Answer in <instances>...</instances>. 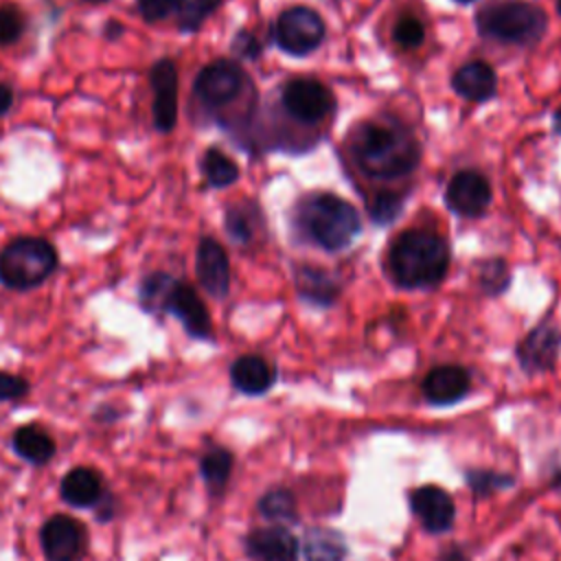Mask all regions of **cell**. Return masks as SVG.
I'll use <instances>...</instances> for the list:
<instances>
[{"mask_svg":"<svg viewBox=\"0 0 561 561\" xmlns=\"http://www.w3.org/2000/svg\"><path fill=\"white\" fill-rule=\"evenodd\" d=\"M234 50L241 53L243 57H256V55H259V42H256L250 33L241 31V33L234 37Z\"/></svg>","mask_w":561,"mask_h":561,"instance_id":"37","label":"cell"},{"mask_svg":"<svg viewBox=\"0 0 561 561\" xmlns=\"http://www.w3.org/2000/svg\"><path fill=\"white\" fill-rule=\"evenodd\" d=\"M221 0H182L178 11L180 31H197L204 20L219 7Z\"/></svg>","mask_w":561,"mask_h":561,"instance_id":"29","label":"cell"},{"mask_svg":"<svg viewBox=\"0 0 561 561\" xmlns=\"http://www.w3.org/2000/svg\"><path fill=\"white\" fill-rule=\"evenodd\" d=\"M11 449L24 462L33 467H46L57 454V443L42 423L33 421L11 432Z\"/></svg>","mask_w":561,"mask_h":561,"instance_id":"20","label":"cell"},{"mask_svg":"<svg viewBox=\"0 0 561 561\" xmlns=\"http://www.w3.org/2000/svg\"><path fill=\"white\" fill-rule=\"evenodd\" d=\"M31 392V381L22 375L0 370V403L20 401Z\"/></svg>","mask_w":561,"mask_h":561,"instance_id":"34","label":"cell"},{"mask_svg":"<svg viewBox=\"0 0 561 561\" xmlns=\"http://www.w3.org/2000/svg\"><path fill=\"white\" fill-rule=\"evenodd\" d=\"M465 480L476 497H486L491 493H497L502 489H508L515 484V478L508 473H497L489 469H467Z\"/></svg>","mask_w":561,"mask_h":561,"instance_id":"28","label":"cell"},{"mask_svg":"<svg viewBox=\"0 0 561 561\" xmlns=\"http://www.w3.org/2000/svg\"><path fill=\"white\" fill-rule=\"evenodd\" d=\"M202 173L213 188H226L239 178V167L219 149H208L202 158Z\"/></svg>","mask_w":561,"mask_h":561,"instance_id":"27","label":"cell"},{"mask_svg":"<svg viewBox=\"0 0 561 561\" xmlns=\"http://www.w3.org/2000/svg\"><path fill=\"white\" fill-rule=\"evenodd\" d=\"M88 2H105V0H88Z\"/></svg>","mask_w":561,"mask_h":561,"instance_id":"46","label":"cell"},{"mask_svg":"<svg viewBox=\"0 0 561 561\" xmlns=\"http://www.w3.org/2000/svg\"><path fill=\"white\" fill-rule=\"evenodd\" d=\"M274 42L280 50L302 57L313 53L327 33L324 20L309 7H294L278 15L274 22Z\"/></svg>","mask_w":561,"mask_h":561,"instance_id":"8","label":"cell"},{"mask_svg":"<svg viewBox=\"0 0 561 561\" xmlns=\"http://www.w3.org/2000/svg\"><path fill=\"white\" fill-rule=\"evenodd\" d=\"M296 224L311 243L329 252L344 250L362 230L355 206L333 193H318L302 199L296 208Z\"/></svg>","mask_w":561,"mask_h":561,"instance_id":"4","label":"cell"},{"mask_svg":"<svg viewBox=\"0 0 561 561\" xmlns=\"http://www.w3.org/2000/svg\"><path fill=\"white\" fill-rule=\"evenodd\" d=\"M401 206H403V202H401L399 195H394V193H379V195L370 202L368 213H370V219H373L375 224L386 226V224H390V221L401 213Z\"/></svg>","mask_w":561,"mask_h":561,"instance_id":"32","label":"cell"},{"mask_svg":"<svg viewBox=\"0 0 561 561\" xmlns=\"http://www.w3.org/2000/svg\"><path fill=\"white\" fill-rule=\"evenodd\" d=\"M138 300L147 313L175 316L191 337L213 340L210 313L188 283L178 280L164 272H153L140 283Z\"/></svg>","mask_w":561,"mask_h":561,"instance_id":"3","label":"cell"},{"mask_svg":"<svg viewBox=\"0 0 561 561\" xmlns=\"http://www.w3.org/2000/svg\"><path fill=\"white\" fill-rule=\"evenodd\" d=\"M259 226H261V213L252 202H241L226 210V232L237 243L254 241Z\"/></svg>","mask_w":561,"mask_h":561,"instance_id":"26","label":"cell"},{"mask_svg":"<svg viewBox=\"0 0 561 561\" xmlns=\"http://www.w3.org/2000/svg\"><path fill=\"white\" fill-rule=\"evenodd\" d=\"M449 267V248L430 230H405L390 248L392 278L403 289H423L440 283Z\"/></svg>","mask_w":561,"mask_h":561,"instance_id":"2","label":"cell"},{"mask_svg":"<svg viewBox=\"0 0 561 561\" xmlns=\"http://www.w3.org/2000/svg\"><path fill=\"white\" fill-rule=\"evenodd\" d=\"M107 491L110 489L103 473L90 465H77L68 469L59 482V497L70 508L94 511Z\"/></svg>","mask_w":561,"mask_h":561,"instance_id":"17","label":"cell"},{"mask_svg":"<svg viewBox=\"0 0 561 561\" xmlns=\"http://www.w3.org/2000/svg\"><path fill=\"white\" fill-rule=\"evenodd\" d=\"M557 7H559V13H561V0H557Z\"/></svg>","mask_w":561,"mask_h":561,"instance_id":"44","label":"cell"},{"mask_svg":"<svg viewBox=\"0 0 561 561\" xmlns=\"http://www.w3.org/2000/svg\"><path fill=\"white\" fill-rule=\"evenodd\" d=\"M454 90L469 101H489L497 90L495 72L484 61H471L456 70L451 79Z\"/></svg>","mask_w":561,"mask_h":561,"instance_id":"23","label":"cell"},{"mask_svg":"<svg viewBox=\"0 0 561 561\" xmlns=\"http://www.w3.org/2000/svg\"><path fill=\"white\" fill-rule=\"evenodd\" d=\"M180 2L182 0H136V11L145 22L153 24L171 15H178Z\"/></svg>","mask_w":561,"mask_h":561,"instance_id":"31","label":"cell"},{"mask_svg":"<svg viewBox=\"0 0 561 561\" xmlns=\"http://www.w3.org/2000/svg\"><path fill=\"white\" fill-rule=\"evenodd\" d=\"M57 270V250L42 237H18L0 250V283L9 289H33Z\"/></svg>","mask_w":561,"mask_h":561,"instance_id":"6","label":"cell"},{"mask_svg":"<svg viewBox=\"0 0 561 561\" xmlns=\"http://www.w3.org/2000/svg\"><path fill=\"white\" fill-rule=\"evenodd\" d=\"M546 13L539 7L524 0L489 2L476 15V26L480 35L519 46L539 42V37L546 31Z\"/></svg>","mask_w":561,"mask_h":561,"instance_id":"5","label":"cell"},{"mask_svg":"<svg viewBox=\"0 0 561 561\" xmlns=\"http://www.w3.org/2000/svg\"><path fill=\"white\" fill-rule=\"evenodd\" d=\"M39 548L46 561H83L90 546L85 524L72 515L55 513L39 526Z\"/></svg>","mask_w":561,"mask_h":561,"instance_id":"7","label":"cell"},{"mask_svg":"<svg viewBox=\"0 0 561 561\" xmlns=\"http://www.w3.org/2000/svg\"><path fill=\"white\" fill-rule=\"evenodd\" d=\"M149 83L153 90V127L162 134H169L178 121V68L173 59H158L149 70Z\"/></svg>","mask_w":561,"mask_h":561,"instance_id":"12","label":"cell"},{"mask_svg":"<svg viewBox=\"0 0 561 561\" xmlns=\"http://www.w3.org/2000/svg\"><path fill=\"white\" fill-rule=\"evenodd\" d=\"M550 486L554 489V491H559L561 493V469H557L554 473H552V480H550Z\"/></svg>","mask_w":561,"mask_h":561,"instance_id":"42","label":"cell"},{"mask_svg":"<svg viewBox=\"0 0 561 561\" xmlns=\"http://www.w3.org/2000/svg\"><path fill=\"white\" fill-rule=\"evenodd\" d=\"M559 351H561V331L552 324H539L519 342L515 355L524 373L537 375L554 368Z\"/></svg>","mask_w":561,"mask_h":561,"instance_id":"14","label":"cell"},{"mask_svg":"<svg viewBox=\"0 0 561 561\" xmlns=\"http://www.w3.org/2000/svg\"><path fill=\"white\" fill-rule=\"evenodd\" d=\"M26 20L18 4L4 2L0 4V46L15 44L24 33Z\"/></svg>","mask_w":561,"mask_h":561,"instance_id":"30","label":"cell"},{"mask_svg":"<svg viewBox=\"0 0 561 561\" xmlns=\"http://www.w3.org/2000/svg\"><path fill=\"white\" fill-rule=\"evenodd\" d=\"M491 186L478 171L456 173L445 191V204L462 217H478L489 208Z\"/></svg>","mask_w":561,"mask_h":561,"instance_id":"15","label":"cell"},{"mask_svg":"<svg viewBox=\"0 0 561 561\" xmlns=\"http://www.w3.org/2000/svg\"><path fill=\"white\" fill-rule=\"evenodd\" d=\"M256 508L261 513L263 519H267L270 524H276V526H294L298 524L300 515H298V506H296V497L289 489L285 486H274V489H267L259 502H256Z\"/></svg>","mask_w":561,"mask_h":561,"instance_id":"24","label":"cell"},{"mask_svg":"<svg viewBox=\"0 0 561 561\" xmlns=\"http://www.w3.org/2000/svg\"><path fill=\"white\" fill-rule=\"evenodd\" d=\"M438 561H469V559H467V554H465L458 546H451V548H447V550L440 552Z\"/></svg>","mask_w":561,"mask_h":561,"instance_id":"40","label":"cell"},{"mask_svg":"<svg viewBox=\"0 0 561 561\" xmlns=\"http://www.w3.org/2000/svg\"><path fill=\"white\" fill-rule=\"evenodd\" d=\"M92 416H94V421H96V423H114V421H118V416H121V410H116L114 405L105 403V405L96 408Z\"/></svg>","mask_w":561,"mask_h":561,"instance_id":"38","label":"cell"},{"mask_svg":"<svg viewBox=\"0 0 561 561\" xmlns=\"http://www.w3.org/2000/svg\"><path fill=\"white\" fill-rule=\"evenodd\" d=\"M121 31H123V26H121L118 22H107V26H105V33H107V37H116Z\"/></svg>","mask_w":561,"mask_h":561,"instance_id":"41","label":"cell"},{"mask_svg":"<svg viewBox=\"0 0 561 561\" xmlns=\"http://www.w3.org/2000/svg\"><path fill=\"white\" fill-rule=\"evenodd\" d=\"M351 156L366 175L392 180L412 173L421 151L403 125L368 121L353 131Z\"/></svg>","mask_w":561,"mask_h":561,"instance_id":"1","label":"cell"},{"mask_svg":"<svg viewBox=\"0 0 561 561\" xmlns=\"http://www.w3.org/2000/svg\"><path fill=\"white\" fill-rule=\"evenodd\" d=\"M469 386H471V375L467 368L458 364H443V366H434L423 377L421 392L430 405L445 408L465 399L469 392Z\"/></svg>","mask_w":561,"mask_h":561,"instance_id":"16","label":"cell"},{"mask_svg":"<svg viewBox=\"0 0 561 561\" xmlns=\"http://www.w3.org/2000/svg\"><path fill=\"white\" fill-rule=\"evenodd\" d=\"M392 35H394V39H397L399 46H403V48H414V46H419V44L423 42L425 28H423L421 20H416L414 15H403V18L397 20Z\"/></svg>","mask_w":561,"mask_h":561,"instance_id":"33","label":"cell"},{"mask_svg":"<svg viewBox=\"0 0 561 561\" xmlns=\"http://www.w3.org/2000/svg\"><path fill=\"white\" fill-rule=\"evenodd\" d=\"M408 504L419 524L432 533L440 535L454 526L456 504L454 497L438 484H421L408 495Z\"/></svg>","mask_w":561,"mask_h":561,"instance_id":"11","label":"cell"},{"mask_svg":"<svg viewBox=\"0 0 561 561\" xmlns=\"http://www.w3.org/2000/svg\"><path fill=\"white\" fill-rule=\"evenodd\" d=\"M243 550L250 561H296L300 541L287 526L252 528L243 539Z\"/></svg>","mask_w":561,"mask_h":561,"instance_id":"13","label":"cell"},{"mask_svg":"<svg viewBox=\"0 0 561 561\" xmlns=\"http://www.w3.org/2000/svg\"><path fill=\"white\" fill-rule=\"evenodd\" d=\"M13 105V90L7 83H0V116L7 114Z\"/></svg>","mask_w":561,"mask_h":561,"instance_id":"39","label":"cell"},{"mask_svg":"<svg viewBox=\"0 0 561 561\" xmlns=\"http://www.w3.org/2000/svg\"><path fill=\"white\" fill-rule=\"evenodd\" d=\"M245 79L248 77L237 61L217 59L199 70L193 83V94L206 107L217 110L232 103L241 94Z\"/></svg>","mask_w":561,"mask_h":561,"instance_id":"9","label":"cell"},{"mask_svg":"<svg viewBox=\"0 0 561 561\" xmlns=\"http://www.w3.org/2000/svg\"><path fill=\"white\" fill-rule=\"evenodd\" d=\"M116 515H118V500H116V495H114L112 491H107V493L103 495V500L96 504L94 517H96L99 522L107 524V522H112Z\"/></svg>","mask_w":561,"mask_h":561,"instance_id":"36","label":"cell"},{"mask_svg":"<svg viewBox=\"0 0 561 561\" xmlns=\"http://www.w3.org/2000/svg\"><path fill=\"white\" fill-rule=\"evenodd\" d=\"M230 383L237 392L261 397L276 383V368L261 355H241L230 364Z\"/></svg>","mask_w":561,"mask_h":561,"instance_id":"19","label":"cell"},{"mask_svg":"<svg viewBox=\"0 0 561 561\" xmlns=\"http://www.w3.org/2000/svg\"><path fill=\"white\" fill-rule=\"evenodd\" d=\"M508 283V272H506V265L497 259L493 261H486L482 265V274H480V285L484 287V291L489 294H497L506 287Z\"/></svg>","mask_w":561,"mask_h":561,"instance_id":"35","label":"cell"},{"mask_svg":"<svg viewBox=\"0 0 561 561\" xmlns=\"http://www.w3.org/2000/svg\"><path fill=\"white\" fill-rule=\"evenodd\" d=\"M298 541L305 561H344L348 554L346 537L329 526H309Z\"/></svg>","mask_w":561,"mask_h":561,"instance_id":"21","label":"cell"},{"mask_svg":"<svg viewBox=\"0 0 561 561\" xmlns=\"http://www.w3.org/2000/svg\"><path fill=\"white\" fill-rule=\"evenodd\" d=\"M195 272L199 285L213 296L224 298L230 289V263L226 250L210 237H204L195 254Z\"/></svg>","mask_w":561,"mask_h":561,"instance_id":"18","label":"cell"},{"mask_svg":"<svg viewBox=\"0 0 561 561\" xmlns=\"http://www.w3.org/2000/svg\"><path fill=\"white\" fill-rule=\"evenodd\" d=\"M456 2H465L467 4V2H473V0H456Z\"/></svg>","mask_w":561,"mask_h":561,"instance_id":"45","label":"cell"},{"mask_svg":"<svg viewBox=\"0 0 561 561\" xmlns=\"http://www.w3.org/2000/svg\"><path fill=\"white\" fill-rule=\"evenodd\" d=\"M552 127H554V131L561 136V105L557 107V112H554V116H552Z\"/></svg>","mask_w":561,"mask_h":561,"instance_id":"43","label":"cell"},{"mask_svg":"<svg viewBox=\"0 0 561 561\" xmlns=\"http://www.w3.org/2000/svg\"><path fill=\"white\" fill-rule=\"evenodd\" d=\"M296 287L300 291V296L309 302L316 305H331L337 298L340 285L324 272L318 267H300L296 274Z\"/></svg>","mask_w":561,"mask_h":561,"instance_id":"25","label":"cell"},{"mask_svg":"<svg viewBox=\"0 0 561 561\" xmlns=\"http://www.w3.org/2000/svg\"><path fill=\"white\" fill-rule=\"evenodd\" d=\"M283 107L300 123H320L335 110V99L316 79H291L283 88Z\"/></svg>","mask_w":561,"mask_h":561,"instance_id":"10","label":"cell"},{"mask_svg":"<svg viewBox=\"0 0 561 561\" xmlns=\"http://www.w3.org/2000/svg\"><path fill=\"white\" fill-rule=\"evenodd\" d=\"M234 469V454L224 445H208L199 456V476L210 497H221Z\"/></svg>","mask_w":561,"mask_h":561,"instance_id":"22","label":"cell"}]
</instances>
